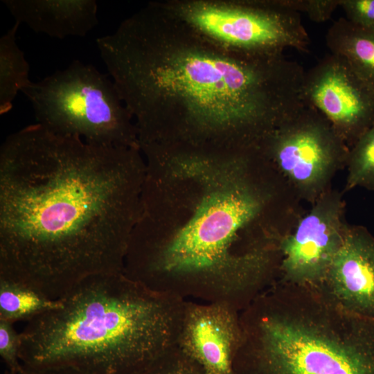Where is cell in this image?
I'll return each instance as SVG.
<instances>
[{"label": "cell", "mask_w": 374, "mask_h": 374, "mask_svg": "<svg viewBox=\"0 0 374 374\" xmlns=\"http://www.w3.org/2000/svg\"><path fill=\"white\" fill-rule=\"evenodd\" d=\"M139 146L213 152L260 148L306 104L305 71L284 54L224 48L159 1L96 39Z\"/></svg>", "instance_id": "1"}, {"label": "cell", "mask_w": 374, "mask_h": 374, "mask_svg": "<svg viewBox=\"0 0 374 374\" xmlns=\"http://www.w3.org/2000/svg\"><path fill=\"white\" fill-rule=\"evenodd\" d=\"M136 148L54 134L37 123L0 150V276L52 299L84 278L122 271L141 213Z\"/></svg>", "instance_id": "2"}, {"label": "cell", "mask_w": 374, "mask_h": 374, "mask_svg": "<svg viewBox=\"0 0 374 374\" xmlns=\"http://www.w3.org/2000/svg\"><path fill=\"white\" fill-rule=\"evenodd\" d=\"M143 154L141 209L125 274L161 292L169 278L226 292L259 276L267 255L244 254L237 247L266 206L249 171L258 154L161 147Z\"/></svg>", "instance_id": "3"}, {"label": "cell", "mask_w": 374, "mask_h": 374, "mask_svg": "<svg viewBox=\"0 0 374 374\" xmlns=\"http://www.w3.org/2000/svg\"><path fill=\"white\" fill-rule=\"evenodd\" d=\"M59 299L56 308L26 321L21 364L139 374L177 345L184 314L173 308L169 293L123 271L89 276Z\"/></svg>", "instance_id": "4"}, {"label": "cell", "mask_w": 374, "mask_h": 374, "mask_svg": "<svg viewBox=\"0 0 374 374\" xmlns=\"http://www.w3.org/2000/svg\"><path fill=\"white\" fill-rule=\"evenodd\" d=\"M330 309L263 317L260 344L240 348L234 374H374V320Z\"/></svg>", "instance_id": "5"}, {"label": "cell", "mask_w": 374, "mask_h": 374, "mask_svg": "<svg viewBox=\"0 0 374 374\" xmlns=\"http://www.w3.org/2000/svg\"><path fill=\"white\" fill-rule=\"evenodd\" d=\"M21 92L37 123L54 134L140 149L134 121L113 80L91 64L73 60Z\"/></svg>", "instance_id": "6"}, {"label": "cell", "mask_w": 374, "mask_h": 374, "mask_svg": "<svg viewBox=\"0 0 374 374\" xmlns=\"http://www.w3.org/2000/svg\"><path fill=\"white\" fill-rule=\"evenodd\" d=\"M162 6L227 50L253 55L306 52L310 39L287 0H165Z\"/></svg>", "instance_id": "7"}, {"label": "cell", "mask_w": 374, "mask_h": 374, "mask_svg": "<svg viewBox=\"0 0 374 374\" xmlns=\"http://www.w3.org/2000/svg\"><path fill=\"white\" fill-rule=\"evenodd\" d=\"M262 151L308 193L321 189L349 152L329 121L308 103L269 136Z\"/></svg>", "instance_id": "8"}, {"label": "cell", "mask_w": 374, "mask_h": 374, "mask_svg": "<svg viewBox=\"0 0 374 374\" xmlns=\"http://www.w3.org/2000/svg\"><path fill=\"white\" fill-rule=\"evenodd\" d=\"M303 93L353 145L374 122V91L343 56L330 53L305 71Z\"/></svg>", "instance_id": "9"}, {"label": "cell", "mask_w": 374, "mask_h": 374, "mask_svg": "<svg viewBox=\"0 0 374 374\" xmlns=\"http://www.w3.org/2000/svg\"><path fill=\"white\" fill-rule=\"evenodd\" d=\"M346 229L339 197H322L281 242L282 269L287 278L303 284L324 280Z\"/></svg>", "instance_id": "10"}, {"label": "cell", "mask_w": 374, "mask_h": 374, "mask_svg": "<svg viewBox=\"0 0 374 374\" xmlns=\"http://www.w3.org/2000/svg\"><path fill=\"white\" fill-rule=\"evenodd\" d=\"M239 332L225 304L190 307L184 314L177 345L204 374H234Z\"/></svg>", "instance_id": "11"}, {"label": "cell", "mask_w": 374, "mask_h": 374, "mask_svg": "<svg viewBox=\"0 0 374 374\" xmlns=\"http://www.w3.org/2000/svg\"><path fill=\"white\" fill-rule=\"evenodd\" d=\"M324 280L335 304L374 320V238L365 228H347Z\"/></svg>", "instance_id": "12"}, {"label": "cell", "mask_w": 374, "mask_h": 374, "mask_svg": "<svg viewBox=\"0 0 374 374\" xmlns=\"http://www.w3.org/2000/svg\"><path fill=\"white\" fill-rule=\"evenodd\" d=\"M15 22L51 37H85L98 24L95 0H3Z\"/></svg>", "instance_id": "13"}, {"label": "cell", "mask_w": 374, "mask_h": 374, "mask_svg": "<svg viewBox=\"0 0 374 374\" xmlns=\"http://www.w3.org/2000/svg\"><path fill=\"white\" fill-rule=\"evenodd\" d=\"M326 42L330 52L345 57L374 91V30L339 18L328 30Z\"/></svg>", "instance_id": "14"}, {"label": "cell", "mask_w": 374, "mask_h": 374, "mask_svg": "<svg viewBox=\"0 0 374 374\" xmlns=\"http://www.w3.org/2000/svg\"><path fill=\"white\" fill-rule=\"evenodd\" d=\"M20 24H15L0 39V114L12 108L17 93L31 83L30 66L24 53L17 44L16 33Z\"/></svg>", "instance_id": "15"}, {"label": "cell", "mask_w": 374, "mask_h": 374, "mask_svg": "<svg viewBox=\"0 0 374 374\" xmlns=\"http://www.w3.org/2000/svg\"><path fill=\"white\" fill-rule=\"evenodd\" d=\"M60 299H52L29 285L0 276V320L14 323L56 308Z\"/></svg>", "instance_id": "16"}, {"label": "cell", "mask_w": 374, "mask_h": 374, "mask_svg": "<svg viewBox=\"0 0 374 374\" xmlns=\"http://www.w3.org/2000/svg\"><path fill=\"white\" fill-rule=\"evenodd\" d=\"M346 189L374 190V122L348 152Z\"/></svg>", "instance_id": "17"}, {"label": "cell", "mask_w": 374, "mask_h": 374, "mask_svg": "<svg viewBox=\"0 0 374 374\" xmlns=\"http://www.w3.org/2000/svg\"><path fill=\"white\" fill-rule=\"evenodd\" d=\"M139 374H204L201 367L175 346Z\"/></svg>", "instance_id": "18"}, {"label": "cell", "mask_w": 374, "mask_h": 374, "mask_svg": "<svg viewBox=\"0 0 374 374\" xmlns=\"http://www.w3.org/2000/svg\"><path fill=\"white\" fill-rule=\"evenodd\" d=\"M21 334L13 327V323L0 320V355L7 370L17 373L21 368L19 352Z\"/></svg>", "instance_id": "19"}, {"label": "cell", "mask_w": 374, "mask_h": 374, "mask_svg": "<svg viewBox=\"0 0 374 374\" xmlns=\"http://www.w3.org/2000/svg\"><path fill=\"white\" fill-rule=\"evenodd\" d=\"M339 7L350 22L374 30V0H339Z\"/></svg>", "instance_id": "20"}, {"label": "cell", "mask_w": 374, "mask_h": 374, "mask_svg": "<svg viewBox=\"0 0 374 374\" xmlns=\"http://www.w3.org/2000/svg\"><path fill=\"white\" fill-rule=\"evenodd\" d=\"M291 8L298 12H304L313 21L324 22L328 20L339 0H287Z\"/></svg>", "instance_id": "21"}, {"label": "cell", "mask_w": 374, "mask_h": 374, "mask_svg": "<svg viewBox=\"0 0 374 374\" xmlns=\"http://www.w3.org/2000/svg\"><path fill=\"white\" fill-rule=\"evenodd\" d=\"M17 374H87L70 367L33 368L21 364Z\"/></svg>", "instance_id": "22"}, {"label": "cell", "mask_w": 374, "mask_h": 374, "mask_svg": "<svg viewBox=\"0 0 374 374\" xmlns=\"http://www.w3.org/2000/svg\"><path fill=\"white\" fill-rule=\"evenodd\" d=\"M4 374H17V373H12L8 370H6L5 372H4Z\"/></svg>", "instance_id": "23"}]
</instances>
